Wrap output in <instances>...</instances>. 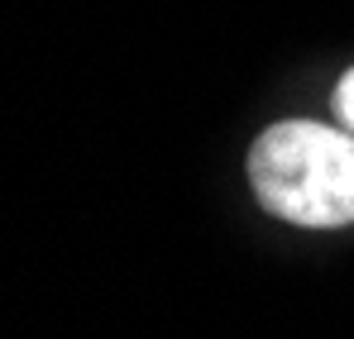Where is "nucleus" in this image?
<instances>
[{
  "instance_id": "nucleus-1",
  "label": "nucleus",
  "mask_w": 354,
  "mask_h": 339,
  "mask_svg": "<svg viewBox=\"0 0 354 339\" xmlns=\"http://www.w3.org/2000/svg\"><path fill=\"white\" fill-rule=\"evenodd\" d=\"M249 186L263 211L306 229H340L354 220V139L340 129L288 119L254 139Z\"/></svg>"
},
{
  "instance_id": "nucleus-2",
  "label": "nucleus",
  "mask_w": 354,
  "mask_h": 339,
  "mask_svg": "<svg viewBox=\"0 0 354 339\" xmlns=\"http://www.w3.org/2000/svg\"><path fill=\"white\" fill-rule=\"evenodd\" d=\"M330 106H335L340 119H345V129H354V67L340 77V86H335V101H330Z\"/></svg>"
}]
</instances>
